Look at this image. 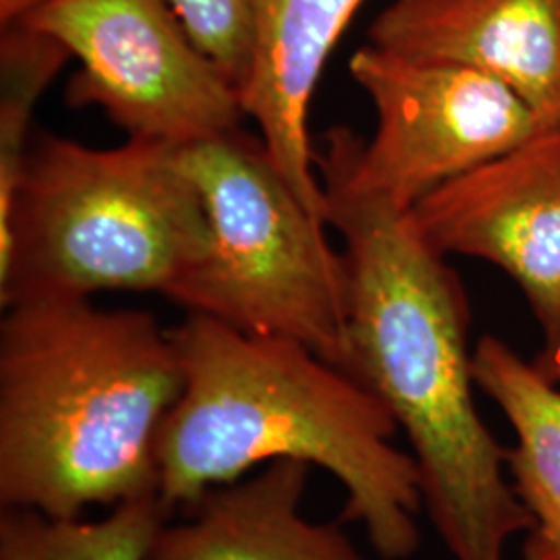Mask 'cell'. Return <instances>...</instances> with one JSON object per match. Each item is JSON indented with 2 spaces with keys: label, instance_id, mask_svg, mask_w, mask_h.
I'll return each mask as SVG.
<instances>
[{
  "label": "cell",
  "instance_id": "cell-1",
  "mask_svg": "<svg viewBox=\"0 0 560 560\" xmlns=\"http://www.w3.org/2000/svg\"><path fill=\"white\" fill-rule=\"evenodd\" d=\"M328 226L347 270V374L386 405L420 471L423 511L455 560H506L534 521L506 480V448L476 407L469 301L413 214L361 185L349 129L316 150Z\"/></svg>",
  "mask_w": 560,
  "mask_h": 560
},
{
  "label": "cell",
  "instance_id": "cell-2",
  "mask_svg": "<svg viewBox=\"0 0 560 560\" xmlns=\"http://www.w3.org/2000/svg\"><path fill=\"white\" fill-rule=\"evenodd\" d=\"M185 382L154 457L171 513L256 465L303 460L342 483L339 520L361 523L382 560L420 548V471L399 425L358 378L295 340L247 335L189 314L173 330Z\"/></svg>",
  "mask_w": 560,
  "mask_h": 560
},
{
  "label": "cell",
  "instance_id": "cell-3",
  "mask_svg": "<svg viewBox=\"0 0 560 560\" xmlns=\"http://www.w3.org/2000/svg\"><path fill=\"white\" fill-rule=\"evenodd\" d=\"M183 361L143 310L32 300L0 322V504L50 520L159 497L154 446Z\"/></svg>",
  "mask_w": 560,
  "mask_h": 560
},
{
  "label": "cell",
  "instance_id": "cell-4",
  "mask_svg": "<svg viewBox=\"0 0 560 560\" xmlns=\"http://www.w3.org/2000/svg\"><path fill=\"white\" fill-rule=\"evenodd\" d=\"M180 148L127 140L90 148L38 133L0 229V305L92 300L102 291L168 298L210 245Z\"/></svg>",
  "mask_w": 560,
  "mask_h": 560
},
{
  "label": "cell",
  "instance_id": "cell-5",
  "mask_svg": "<svg viewBox=\"0 0 560 560\" xmlns=\"http://www.w3.org/2000/svg\"><path fill=\"white\" fill-rule=\"evenodd\" d=\"M200 191L210 245L166 300L247 335L295 340L347 372L342 252L260 136L235 129L179 150Z\"/></svg>",
  "mask_w": 560,
  "mask_h": 560
},
{
  "label": "cell",
  "instance_id": "cell-6",
  "mask_svg": "<svg viewBox=\"0 0 560 560\" xmlns=\"http://www.w3.org/2000/svg\"><path fill=\"white\" fill-rule=\"evenodd\" d=\"M21 21L80 60L69 104L101 108L127 140L187 148L240 129L237 88L168 0H48Z\"/></svg>",
  "mask_w": 560,
  "mask_h": 560
},
{
  "label": "cell",
  "instance_id": "cell-7",
  "mask_svg": "<svg viewBox=\"0 0 560 560\" xmlns=\"http://www.w3.org/2000/svg\"><path fill=\"white\" fill-rule=\"evenodd\" d=\"M372 102L376 129H351L355 177L400 210L532 138L540 119L504 81L483 71L413 59L365 44L349 60Z\"/></svg>",
  "mask_w": 560,
  "mask_h": 560
},
{
  "label": "cell",
  "instance_id": "cell-8",
  "mask_svg": "<svg viewBox=\"0 0 560 560\" xmlns=\"http://www.w3.org/2000/svg\"><path fill=\"white\" fill-rule=\"evenodd\" d=\"M442 256L501 268L517 282L544 335L560 342V125L425 196L411 210Z\"/></svg>",
  "mask_w": 560,
  "mask_h": 560
},
{
  "label": "cell",
  "instance_id": "cell-9",
  "mask_svg": "<svg viewBox=\"0 0 560 560\" xmlns=\"http://www.w3.org/2000/svg\"><path fill=\"white\" fill-rule=\"evenodd\" d=\"M368 42L504 81L540 125H560V0H393Z\"/></svg>",
  "mask_w": 560,
  "mask_h": 560
},
{
  "label": "cell",
  "instance_id": "cell-10",
  "mask_svg": "<svg viewBox=\"0 0 560 560\" xmlns=\"http://www.w3.org/2000/svg\"><path fill=\"white\" fill-rule=\"evenodd\" d=\"M365 0H256L254 59L241 88L275 164L314 217L328 224L310 138V113L324 67Z\"/></svg>",
  "mask_w": 560,
  "mask_h": 560
},
{
  "label": "cell",
  "instance_id": "cell-11",
  "mask_svg": "<svg viewBox=\"0 0 560 560\" xmlns=\"http://www.w3.org/2000/svg\"><path fill=\"white\" fill-rule=\"evenodd\" d=\"M312 465L279 459L208 490L156 529L143 560H365L342 521L301 511Z\"/></svg>",
  "mask_w": 560,
  "mask_h": 560
},
{
  "label": "cell",
  "instance_id": "cell-12",
  "mask_svg": "<svg viewBox=\"0 0 560 560\" xmlns=\"http://www.w3.org/2000/svg\"><path fill=\"white\" fill-rule=\"evenodd\" d=\"M471 372L476 386L499 405L515 432L506 469L534 521L523 541V560H560L559 382L494 335L476 342Z\"/></svg>",
  "mask_w": 560,
  "mask_h": 560
},
{
  "label": "cell",
  "instance_id": "cell-13",
  "mask_svg": "<svg viewBox=\"0 0 560 560\" xmlns=\"http://www.w3.org/2000/svg\"><path fill=\"white\" fill-rule=\"evenodd\" d=\"M171 515L159 497L119 504L98 521L50 520L36 511L2 509L0 560H143Z\"/></svg>",
  "mask_w": 560,
  "mask_h": 560
},
{
  "label": "cell",
  "instance_id": "cell-14",
  "mask_svg": "<svg viewBox=\"0 0 560 560\" xmlns=\"http://www.w3.org/2000/svg\"><path fill=\"white\" fill-rule=\"evenodd\" d=\"M0 229L11 219L30 125L46 88L73 59L50 34L23 21L0 25Z\"/></svg>",
  "mask_w": 560,
  "mask_h": 560
},
{
  "label": "cell",
  "instance_id": "cell-15",
  "mask_svg": "<svg viewBox=\"0 0 560 560\" xmlns=\"http://www.w3.org/2000/svg\"><path fill=\"white\" fill-rule=\"evenodd\" d=\"M191 40L241 92L254 59L256 0H168Z\"/></svg>",
  "mask_w": 560,
  "mask_h": 560
},
{
  "label": "cell",
  "instance_id": "cell-16",
  "mask_svg": "<svg viewBox=\"0 0 560 560\" xmlns=\"http://www.w3.org/2000/svg\"><path fill=\"white\" fill-rule=\"evenodd\" d=\"M48 0H0V25L15 23L27 18Z\"/></svg>",
  "mask_w": 560,
  "mask_h": 560
},
{
  "label": "cell",
  "instance_id": "cell-17",
  "mask_svg": "<svg viewBox=\"0 0 560 560\" xmlns=\"http://www.w3.org/2000/svg\"><path fill=\"white\" fill-rule=\"evenodd\" d=\"M536 365L540 368L541 372L552 382L560 384V342L557 347L544 349L540 355L536 358Z\"/></svg>",
  "mask_w": 560,
  "mask_h": 560
}]
</instances>
